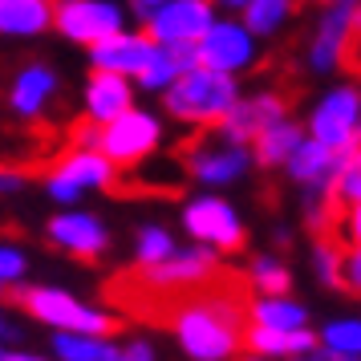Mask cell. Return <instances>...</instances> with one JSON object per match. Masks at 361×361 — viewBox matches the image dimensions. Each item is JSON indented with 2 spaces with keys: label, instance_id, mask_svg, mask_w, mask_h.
<instances>
[{
  "label": "cell",
  "instance_id": "6da1fadb",
  "mask_svg": "<svg viewBox=\"0 0 361 361\" xmlns=\"http://www.w3.org/2000/svg\"><path fill=\"white\" fill-rule=\"evenodd\" d=\"M244 317H247V280L219 276L179 300L166 312L163 325H171L175 341L191 361H231L244 345Z\"/></svg>",
  "mask_w": 361,
  "mask_h": 361
},
{
  "label": "cell",
  "instance_id": "7a4b0ae2",
  "mask_svg": "<svg viewBox=\"0 0 361 361\" xmlns=\"http://www.w3.org/2000/svg\"><path fill=\"white\" fill-rule=\"evenodd\" d=\"M4 300L13 309L29 312L41 325H53L57 333H82V337H114L122 329V317L118 312H98L73 300L69 293L53 288V284H25V288H4Z\"/></svg>",
  "mask_w": 361,
  "mask_h": 361
},
{
  "label": "cell",
  "instance_id": "3957f363",
  "mask_svg": "<svg viewBox=\"0 0 361 361\" xmlns=\"http://www.w3.org/2000/svg\"><path fill=\"white\" fill-rule=\"evenodd\" d=\"M240 102V85L231 73H215V69H187L163 90V106L171 118L191 122V126H219L228 110Z\"/></svg>",
  "mask_w": 361,
  "mask_h": 361
},
{
  "label": "cell",
  "instance_id": "277c9868",
  "mask_svg": "<svg viewBox=\"0 0 361 361\" xmlns=\"http://www.w3.org/2000/svg\"><path fill=\"white\" fill-rule=\"evenodd\" d=\"M41 179H45V191L57 203H73L85 187L114 191V195L122 187L118 166L106 154H98V150H61V154H53V163L41 166Z\"/></svg>",
  "mask_w": 361,
  "mask_h": 361
},
{
  "label": "cell",
  "instance_id": "5b68a950",
  "mask_svg": "<svg viewBox=\"0 0 361 361\" xmlns=\"http://www.w3.org/2000/svg\"><path fill=\"white\" fill-rule=\"evenodd\" d=\"M179 163L187 166L191 179L224 187V183L244 175L247 163H252V154H247V147L228 142L215 126H203V130H195L187 142H179Z\"/></svg>",
  "mask_w": 361,
  "mask_h": 361
},
{
  "label": "cell",
  "instance_id": "8992f818",
  "mask_svg": "<svg viewBox=\"0 0 361 361\" xmlns=\"http://www.w3.org/2000/svg\"><path fill=\"white\" fill-rule=\"evenodd\" d=\"M159 138H163L159 118L130 106L126 114H118L114 122H106V126H102L98 154H106L118 171H122V166H138L142 159H150V154L159 150Z\"/></svg>",
  "mask_w": 361,
  "mask_h": 361
},
{
  "label": "cell",
  "instance_id": "52a82bcc",
  "mask_svg": "<svg viewBox=\"0 0 361 361\" xmlns=\"http://www.w3.org/2000/svg\"><path fill=\"white\" fill-rule=\"evenodd\" d=\"M309 134L312 142L349 154L361 147V90L357 85H341L333 90L309 118Z\"/></svg>",
  "mask_w": 361,
  "mask_h": 361
},
{
  "label": "cell",
  "instance_id": "ba28073f",
  "mask_svg": "<svg viewBox=\"0 0 361 361\" xmlns=\"http://www.w3.org/2000/svg\"><path fill=\"white\" fill-rule=\"evenodd\" d=\"M183 228L195 235L203 247L212 252H244L247 231L240 224V215L231 203H224L219 195H199L183 207Z\"/></svg>",
  "mask_w": 361,
  "mask_h": 361
},
{
  "label": "cell",
  "instance_id": "9c48e42d",
  "mask_svg": "<svg viewBox=\"0 0 361 361\" xmlns=\"http://www.w3.org/2000/svg\"><path fill=\"white\" fill-rule=\"evenodd\" d=\"M53 29L73 45H98L106 37L122 33V8L110 0H57L53 4Z\"/></svg>",
  "mask_w": 361,
  "mask_h": 361
},
{
  "label": "cell",
  "instance_id": "30bf717a",
  "mask_svg": "<svg viewBox=\"0 0 361 361\" xmlns=\"http://www.w3.org/2000/svg\"><path fill=\"white\" fill-rule=\"evenodd\" d=\"M288 110H293V90H264V94H256V98L235 102V106L228 110V118H224L215 130L224 134L228 142H235V147H247L260 130L284 122Z\"/></svg>",
  "mask_w": 361,
  "mask_h": 361
},
{
  "label": "cell",
  "instance_id": "8fae6325",
  "mask_svg": "<svg viewBox=\"0 0 361 361\" xmlns=\"http://www.w3.org/2000/svg\"><path fill=\"white\" fill-rule=\"evenodd\" d=\"M57 69L45 66V61H25V66L13 69L8 78V90H4V106L8 114L20 118V122H41L49 98L57 94Z\"/></svg>",
  "mask_w": 361,
  "mask_h": 361
},
{
  "label": "cell",
  "instance_id": "7c38bea8",
  "mask_svg": "<svg viewBox=\"0 0 361 361\" xmlns=\"http://www.w3.org/2000/svg\"><path fill=\"white\" fill-rule=\"evenodd\" d=\"M45 240H49L53 247H61L66 256H73V260L94 264V260L106 256L110 231H106V224H102L98 215L69 212V215H53L49 228H45Z\"/></svg>",
  "mask_w": 361,
  "mask_h": 361
},
{
  "label": "cell",
  "instance_id": "4fadbf2b",
  "mask_svg": "<svg viewBox=\"0 0 361 361\" xmlns=\"http://www.w3.org/2000/svg\"><path fill=\"white\" fill-rule=\"evenodd\" d=\"M212 25V0H166L147 20V37L154 45H179V41H199Z\"/></svg>",
  "mask_w": 361,
  "mask_h": 361
},
{
  "label": "cell",
  "instance_id": "5bb4252c",
  "mask_svg": "<svg viewBox=\"0 0 361 361\" xmlns=\"http://www.w3.org/2000/svg\"><path fill=\"white\" fill-rule=\"evenodd\" d=\"M252 61V33L240 25H212L199 37V66L215 73H235Z\"/></svg>",
  "mask_w": 361,
  "mask_h": 361
},
{
  "label": "cell",
  "instance_id": "9a60e30c",
  "mask_svg": "<svg viewBox=\"0 0 361 361\" xmlns=\"http://www.w3.org/2000/svg\"><path fill=\"white\" fill-rule=\"evenodd\" d=\"M154 41H150L147 33H114L106 37V41H98L94 49H90V61H94V69H106V73H142L147 69V61L154 57Z\"/></svg>",
  "mask_w": 361,
  "mask_h": 361
},
{
  "label": "cell",
  "instance_id": "2e32d148",
  "mask_svg": "<svg viewBox=\"0 0 361 361\" xmlns=\"http://www.w3.org/2000/svg\"><path fill=\"white\" fill-rule=\"evenodd\" d=\"M130 82L122 78V73H106V69H94L90 73V82H85V118L90 122H114L118 114H126L130 110Z\"/></svg>",
  "mask_w": 361,
  "mask_h": 361
},
{
  "label": "cell",
  "instance_id": "e0dca14e",
  "mask_svg": "<svg viewBox=\"0 0 361 361\" xmlns=\"http://www.w3.org/2000/svg\"><path fill=\"white\" fill-rule=\"evenodd\" d=\"M244 349L247 353H260V357H305V353H317V333L312 329H260L247 325L244 329Z\"/></svg>",
  "mask_w": 361,
  "mask_h": 361
},
{
  "label": "cell",
  "instance_id": "ac0fdd59",
  "mask_svg": "<svg viewBox=\"0 0 361 361\" xmlns=\"http://www.w3.org/2000/svg\"><path fill=\"white\" fill-rule=\"evenodd\" d=\"M341 159H345V154H337V150H329V147H321V142L305 138V142L293 150V159H288L284 166H288V175H293L300 187L317 191V187H329V183H333Z\"/></svg>",
  "mask_w": 361,
  "mask_h": 361
},
{
  "label": "cell",
  "instance_id": "d6986e66",
  "mask_svg": "<svg viewBox=\"0 0 361 361\" xmlns=\"http://www.w3.org/2000/svg\"><path fill=\"white\" fill-rule=\"evenodd\" d=\"M247 317L260 329H284V333L309 329V309L293 296H256V300H247Z\"/></svg>",
  "mask_w": 361,
  "mask_h": 361
},
{
  "label": "cell",
  "instance_id": "ffe728a7",
  "mask_svg": "<svg viewBox=\"0 0 361 361\" xmlns=\"http://www.w3.org/2000/svg\"><path fill=\"white\" fill-rule=\"evenodd\" d=\"M53 25L49 0H13L0 4V37H37Z\"/></svg>",
  "mask_w": 361,
  "mask_h": 361
},
{
  "label": "cell",
  "instance_id": "44dd1931",
  "mask_svg": "<svg viewBox=\"0 0 361 361\" xmlns=\"http://www.w3.org/2000/svg\"><path fill=\"white\" fill-rule=\"evenodd\" d=\"M300 142H305V130L284 118V122H276V126H268V130H260L252 138V159L260 166H284Z\"/></svg>",
  "mask_w": 361,
  "mask_h": 361
},
{
  "label": "cell",
  "instance_id": "7402d4cb",
  "mask_svg": "<svg viewBox=\"0 0 361 361\" xmlns=\"http://www.w3.org/2000/svg\"><path fill=\"white\" fill-rule=\"evenodd\" d=\"M317 357L321 361H361V317L329 321L317 337Z\"/></svg>",
  "mask_w": 361,
  "mask_h": 361
},
{
  "label": "cell",
  "instance_id": "603a6c76",
  "mask_svg": "<svg viewBox=\"0 0 361 361\" xmlns=\"http://www.w3.org/2000/svg\"><path fill=\"white\" fill-rule=\"evenodd\" d=\"M296 13H300V0H247L244 4L247 33H256V37H272Z\"/></svg>",
  "mask_w": 361,
  "mask_h": 361
},
{
  "label": "cell",
  "instance_id": "cb8c5ba5",
  "mask_svg": "<svg viewBox=\"0 0 361 361\" xmlns=\"http://www.w3.org/2000/svg\"><path fill=\"white\" fill-rule=\"evenodd\" d=\"M247 288L260 296H288L293 288V272L276 260V256H256V260L247 264Z\"/></svg>",
  "mask_w": 361,
  "mask_h": 361
},
{
  "label": "cell",
  "instance_id": "d4e9b609",
  "mask_svg": "<svg viewBox=\"0 0 361 361\" xmlns=\"http://www.w3.org/2000/svg\"><path fill=\"white\" fill-rule=\"evenodd\" d=\"M118 345H106L102 337H82V333H57L53 353L61 361H110Z\"/></svg>",
  "mask_w": 361,
  "mask_h": 361
},
{
  "label": "cell",
  "instance_id": "484cf974",
  "mask_svg": "<svg viewBox=\"0 0 361 361\" xmlns=\"http://www.w3.org/2000/svg\"><path fill=\"white\" fill-rule=\"evenodd\" d=\"M329 191H333V199H337L341 207L361 203V147L349 150V154L341 159L337 175H333V183H329Z\"/></svg>",
  "mask_w": 361,
  "mask_h": 361
},
{
  "label": "cell",
  "instance_id": "4316f807",
  "mask_svg": "<svg viewBox=\"0 0 361 361\" xmlns=\"http://www.w3.org/2000/svg\"><path fill=\"white\" fill-rule=\"evenodd\" d=\"M341 256H345V244L337 240V235H321V240H317V247H312V264H317L321 284L341 288Z\"/></svg>",
  "mask_w": 361,
  "mask_h": 361
},
{
  "label": "cell",
  "instance_id": "83f0119b",
  "mask_svg": "<svg viewBox=\"0 0 361 361\" xmlns=\"http://www.w3.org/2000/svg\"><path fill=\"white\" fill-rule=\"evenodd\" d=\"M171 252H175V240H171V231L166 228H142L138 231V240H134V260H138V268L166 260Z\"/></svg>",
  "mask_w": 361,
  "mask_h": 361
},
{
  "label": "cell",
  "instance_id": "f1b7e54d",
  "mask_svg": "<svg viewBox=\"0 0 361 361\" xmlns=\"http://www.w3.org/2000/svg\"><path fill=\"white\" fill-rule=\"evenodd\" d=\"M175 78H179V69H175V61H171V53L159 45V49H154V57L147 61V69L138 73V85H142V90H166Z\"/></svg>",
  "mask_w": 361,
  "mask_h": 361
},
{
  "label": "cell",
  "instance_id": "f546056e",
  "mask_svg": "<svg viewBox=\"0 0 361 361\" xmlns=\"http://www.w3.org/2000/svg\"><path fill=\"white\" fill-rule=\"evenodd\" d=\"M341 288L361 296V247H345V256H341Z\"/></svg>",
  "mask_w": 361,
  "mask_h": 361
},
{
  "label": "cell",
  "instance_id": "4dcf8cb0",
  "mask_svg": "<svg viewBox=\"0 0 361 361\" xmlns=\"http://www.w3.org/2000/svg\"><path fill=\"white\" fill-rule=\"evenodd\" d=\"M25 276V252L20 247H0V284H13Z\"/></svg>",
  "mask_w": 361,
  "mask_h": 361
},
{
  "label": "cell",
  "instance_id": "1f68e13d",
  "mask_svg": "<svg viewBox=\"0 0 361 361\" xmlns=\"http://www.w3.org/2000/svg\"><path fill=\"white\" fill-rule=\"evenodd\" d=\"M337 235L345 240V247H361V203H353V207H345Z\"/></svg>",
  "mask_w": 361,
  "mask_h": 361
},
{
  "label": "cell",
  "instance_id": "d6a6232c",
  "mask_svg": "<svg viewBox=\"0 0 361 361\" xmlns=\"http://www.w3.org/2000/svg\"><path fill=\"white\" fill-rule=\"evenodd\" d=\"M110 361H154V349H150L147 341H134V345H126V349H114Z\"/></svg>",
  "mask_w": 361,
  "mask_h": 361
},
{
  "label": "cell",
  "instance_id": "836d02e7",
  "mask_svg": "<svg viewBox=\"0 0 361 361\" xmlns=\"http://www.w3.org/2000/svg\"><path fill=\"white\" fill-rule=\"evenodd\" d=\"M17 337H20V329L13 325V321H8L4 312H0V341H17Z\"/></svg>",
  "mask_w": 361,
  "mask_h": 361
},
{
  "label": "cell",
  "instance_id": "e575fe53",
  "mask_svg": "<svg viewBox=\"0 0 361 361\" xmlns=\"http://www.w3.org/2000/svg\"><path fill=\"white\" fill-rule=\"evenodd\" d=\"M0 361H45V357H33V353H20V349H0Z\"/></svg>",
  "mask_w": 361,
  "mask_h": 361
},
{
  "label": "cell",
  "instance_id": "d590c367",
  "mask_svg": "<svg viewBox=\"0 0 361 361\" xmlns=\"http://www.w3.org/2000/svg\"><path fill=\"white\" fill-rule=\"evenodd\" d=\"M219 4H224V8H244L247 0H219Z\"/></svg>",
  "mask_w": 361,
  "mask_h": 361
},
{
  "label": "cell",
  "instance_id": "8d00e7d4",
  "mask_svg": "<svg viewBox=\"0 0 361 361\" xmlns=\"http://www.w3.org/2000/svg\"><path fill=\"white\" fill-rule=\"evenodd\" d=\"M235 361H268V357H260V353H244V357H235Z\"/></svg>",
  "mask_w": 361,
  "mask_h": 361
},
{
  "label": "cell",
  "instance_id": "74e56055",
  "mask_svg": "<svg viewBox=\"0 0 361 361\" xmlns=\"http://www.w3.org/2000/svg\"><path fill=\"white\" fill-rule=\"evenodd\" d=\"M288 361H321L317 353H305V357H288Z\"/></svg>",
  "mask_w": 361,
  "mask_h": 361
},
{
  "label": "cell",
  "instance_id": "f35d334b",
  "mask_svg": "<svg viewBox=\"0 0 361 361\" xmlns=\"http://www.w3.org/2000/svg\"><path fill=\"white\" fill-rule=\"evenodd\" d=\"M0 4H13V0H0Z\"/></svg>",
  "mask_w": 361,
  "mask_h": 361
},
{
  "label": "cell",
  "instance_id": "ab89813d",
  "mask_svg": "<svg viewBox=\"0 0 361 361\" xmlns=\"http://www.w3.org/2000/svg\"><path fill=\"white\" fill-rule=\"evenodd\" d=\"M0 296H4V284H0Z\"/></svg>",
  "mask_w": 361,
  "mask_h": 361
}]
</instances>
